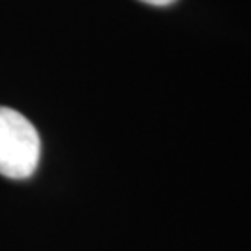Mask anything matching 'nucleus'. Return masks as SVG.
Here are the masks:
<instances>
[{"instance_id": "nucleus-1", "label": "nucleus", "mask_w": 251, "mask_h": 251, "mask_svg": "<svg viewBox=\"0 0 251 251\" xmlns=\"http://www.w3.org/2000/svg\"><path fill=\"white\" fill-rule=\"evenodd\" d=\"M41 156V140L36 126L21 112L0 106V175L28 179Z\"/></svg>"}, {"instance_id": "nucleus-2", "label": "nucleus", "mask_w": 251, "mask_h": 251, "mask_svg": "<svg viewBox=\"0 0 251 251\" xmlns=\"http://www.w3.org/2000/svg\"><path fill=\"white\" fill-rule=\"evenodd\" d=\"M145 4H151V6H168V4H173L175 0H142Z\"/></svg>"}]
</instances>
